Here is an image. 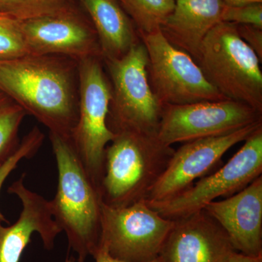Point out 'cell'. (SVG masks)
I'll return each mask as SVG.
<instances>
[{"label": "cell", "mask_w": 262, "mask_h": 262, "mask_svg": "<svg viewBox=\"0 0 262 262\" xmlns=\"http://www.w3.org/2000/svg\"><path fill=\"white\" fill-rule=\"evenodd\" d=\"M0 91L49 133L70 139L78 120V61L32 54L0 61Z\"/></svg>", "instance_id": "obj_1"}, {"label": "cell", "mask_w": 262, "mask_h": 262, "mask_svg": "<svg viewBox=\"0 0 262 262\" xmlns=\"http://www.w3.org/2000/svg\"><path fill=\"white\" fill-rule=\"evenodd\" d=\"M58 168L56 195L50 201L52 214L78 262L94 256L101 236V192L84 170L70 139L49 133Z\"/></svg>", "instance_id": "obj_2"}, {"label": "cell", "mask_w": 262, "mask_h": 262, "mask_svg": "<svg viewBox=\"0 0 262 262\" xmlns=\"http://www.w3.org/2000/svg\"><path fill=\"white\" fill-rule=\"evenodd\" d=\"M115 134L105 150L101 194L104 204L122 208L146 199L175 150L156 134L131 130Z\"/></svg>", "instance_id": "obj_3"}, {"label": "cell", "mask_w": 262, "mask_h": 262, "mask_svg": "<svg viewBox=\"0 0 262 262\" xmlns=\"http://www.w3.org/2000/svg\"><path fill=\"white\" fill-rule=\"evenodd\" d=\"M261 61L241 39L235 24L220 22L203 40L196 63L227 99L262 113Z\"/></svg>", "instance_id": "obj_4"}, {"label": "cell", "mask_w": 262, "mask_h": 262, "mask_svg": "<svg viewBox=\"0 0 262 262\" xmlns=\"http://www.w3.org/2000/svg\"><path fill=\"white\" fill-rule=\"evenodd\" d=\"M103 62L112 88L108 128L113 133L131 130L158 135L163 106L148 80L144 45L140 41L121 58Z\"/></svg>", "instance_id": "obj_5"}, {"label": "cell", "mask_w": 262, "mask_h": 262, "mask_svg": "<svg viewBox=\"0 0 262 262\" xmlns=\"http://www.w3.org/2000/svg\"><path fill=\"white\" fill-rule=\"evenodd\" d=\"M78 63V120L70 141L84 170L101 192L105 150L115 136L107 125L111 83L102 58H86Z\"/></svg>", "instance_id": "obj_6"}, {"label": "cell", "mask_w": 262, "mask_h": 262, "mask_svg": "<svg viewBox=\"0 0 262 262\" xmlns=\"http://www.w3.org/2000/svg\"><path fill=\"white\" fill-rule=\"evenodd\" d=\"M174 225L148 205L146 200L122 208L102 203L100 247L127 262H149L159 258Z\"/></svg>", "instance_id": "obj_7"}, {"label": "cell", "mask_w": 262, "mask_h": 262, "mask_svg": "<svg viewBox=\"0 0 262 262\" xmlns=\"http://www.w3.org/2000/svg\"><path fill=\"white\" fill-rule=\"evenodd\" d=\"M139 36L147 51L150 86L163 106L227 99L208 82L192 57L174 47L160 29Z\"/></svg>", "instance_id": "obj_8"}, {"label": "cell", "mask_w": 262, "mask_h": 262, "mask_svg": "<svg viewBox=\"0 0 262 262\" xmlns=\"http://www.w3.org/2000/svg\"><path fill=\"white\" fill-rule=\"evenodd\" d=\"M262 173V125L244 141V145L225 165L194 183L170 199L147 202L151 208L169 220H175L204 209L220 196L242 190Z\"/></svg>", "instance_id": "obj_9"}, {"label": "cell", "mask_w": 262, "mask_h": 262, "mask_svg": "<svg viewBox=\"0 0 262 262\" xmlns=\"http://www.w3.org/2000/svg\"><path fill=\"white\" fill-rule=\"evenodd\" d=\"M262 122V113L230 99L165 105L158 138L165 145L227 135Z\"/></svg>", "instance_id": "obj_10"}, {"label": "cell", "mask_w": 262, "mask_h": 262, "mask_svg": "<svg viewBox=\"0 0 262 262\" xmlns=\"http://www.w3.org/2000/svg\"><path fill=\"white\" fill-rule=\"evenodd\" d=\"M261 125L262 122L227 135L186 142L173 151L166 168L151 187L146 201H163L181 194L196 179L206 177L218 165L230 148L246 140Z\"/></svg>", "instance_id": "obj_11"}, {"label": "cell", "mask_w": 262, "mask_h": 262, "mask_svg": "<svg viewBox=\"0 0 262 262\" xmlns=\"http://www.w3.org/2000/svg\"><path fill=\"white\" fill-rule=\"evenodd\" d=\"M19 22L29 54L58 55L78 62L102 58L96 29L77 7Z\"/></svg>", "instance_id": "obj_12"}, {"label": "cell", "mask_w": 262, "mask_h": 262, "mask_svg": "<svg viewBox=\"0 0 262 262\" xmlns=\"http://www.w3.org/2000/svg\"><path fill=\"white\" fill-rule=\"evenodd\" d=\"M235 251L224 229L203 209L174 220L159 257L163 262H226Z\"/></svg>", "instance_id": "obj_13"}, {"label": "cell", "mask_w": 262, "mask_h": 262, "mask_svg": "<svg viewBox=\"0 0 262 262\" xmlns=\"http://www.w3.org/2000/svg\"><path fill=\"white\" fill-rule=\"evenodd\" d=\"M26 173L8 187V192L18 196L22 210L18 220L10 226L0 222V262H19L22 253L37 233L43 247L51 251L62 233L52 214L50 201L27 187Z\"/></svg>", "instance_id": "obj_14"}, {"label": "cell", "mask_w": 262, "mask_h": 262, "mask_svg": "<svg viewBox=\"0 0 262 262\" xmlns=\"http://www.w3.org/2000/svg\"><path fill=\"white\" fill-rule=\"evenodd\" d=\"M228 235L236 251L262 257V176L239 192L204 208Z\"/></svg>", "instance_id": "obj_15"}, {"label": "cell", "mask_w": 262, "mask_h": 262, "mask_svg": "<svg viewBox=\"0 0 262 262\" xmlns=\"http://www.w3.org/2000/svg\"><path fill=\"white\" fill-rule=\"evenodd\" d=\"M173 11L160 27L174 47L198 61L203 40L222 21L223 0H175Z\"/></svg>", "instance_id": "obj_16"}, {"label": "cell", "mask_w": 262, "mask_h": 262, "mask_svg": "<svg viewBox=\"0 0 262 262\" xmlns=\"http://www.w3.org/2000/svg\"><path fill=\"white\" fill-rule=\"evenodd\" d=\"M97 33L102 59L125 56L141 39L117 0H79Z\"/></svg>", "instance_id": "obj_17"}, {"label": "cell", "mask_w": 262, "mask_h": 262, "mask_svg": "<svg viewBox=\"0 0 262 262\" xmlns=\"http://www.w3.org/2000/svg\"><path fill=\"white\" fill-rule=\"evenodd\" d=\"M137 29L138 34L160 30L175 8V0H117Z\"/></svg>", "instance_id": "obj_18"}, {"label": "cell", "mask_w": 262, "mask_h": 262, "mask_svg": "<svg viewBox=\"0 0 262 262\" xmlns=\"http://www.w3.org/2000/svg\"><path fill=\"white\" fill-rule=\"evenodd\" d=\"M27 114L0 91V166L18 149V132Z\"/></svg>", "instance_id": "obj_19"}, {"label": "cell", "mask_w": 262, "mask_h": 262, "mask_svg": "<svg viewBox=\"0 0 262 262\" xmlns=\"http://www.w3.org/2000/svg\"><path fill=\"white\" fill-rule=\"evenodd\" d=\"M75 7V0H0V13L18 21L54 14Z\"/></svg>", "instance_id": "obj_20"}, {"label": "cell", "mask_w": 262, "mask_h": 262, "mask_svg": "<svg viewBox=\"0 0 262 262\" xmlns=\"http://www.w3.org/2000/svg\"><path fill=\"white\" fill-rule=\"evenodd\" d=\"M29 55L20 22L0 13V61Z\"/></svg>", "instance_id": "obj_21"}, {"label": "cell", "mask_w": 262, "mask_h": 262, "mask_svg": "<svg viewBox=\"0 0 262 262\" xmlns=\"http://www.w3.org/2000/svg\"><path fill=\"white\" fill-rule=\"evenodd\" d=\"M45 140L44 134L37 126L33 127L28 134L24 136L20 141L18 149L0 166V193L2 188L10 173L14 171L19 163L24 159H30L37 154ZM0 222H6L10 225L9 221L0 209Z\"/></svg>", "instance_id": "obj_22"}, {"label": "cell", "mask_w": 262, "mask_h": 262, "mask_svg": "<svg viewBox=\"0 0 262 262\" xmlns=\"http://www.w3.org/2000/svg\"><path fill=\"white\" fill-rule=\"evenodd\" d=\"M222 21L246 24L262 28V3H251L241 6L225 5Z\"/></svg>", "instance_id": "obj_23"}, {"label": "cell", "mask_w": 262, "mask_h": 262, "mask_svg": "<svg viewBox=\"0 0 262 262\" xmlns=\"http://www.w3.org/2000/svg\"><path fill=\"white\" fill-rule=\"evenodd\" d=\"M239 37L262 60V28L246 24H235Z\"/></svg>", "instance_id": "obj_24"}, {"label": "cell", "mask_w": 262, "mask_h": 262, "mask_svg": "<svg viewBox=\"0 0 262 262\" xmlns=\"http://www.w3.org/2000/svg\"><path fill=\"white\" fill-rule=\"evenodd\" d=\"M93 257L94 258L96 262H127L125 261H122V260L117 259V258H113V256H110L108 254L106 250L104 248L99 247L98 248L97 252L94 255ZM65 262H75V259L74 258L67 257L66 259ZM149 262H163L162 261L161 258L160 257L157 258L152 261Z\"/></svg>", "instance_id": "obj_25"}, {"label": "cell", "mask_w": 262, "mask_h": 262, "mask_svg": "<svg viewBox=\"0 0 262 262\" xmlns=\"http://www.w3.org/2000/svg\"><path fill=\"white\" fill-rule=\"evenodd\" d=\"M226 262H262V257H251L235 251Z\"/></svg>", "instance_id": "obj_26"}, {"label": "cell", "mask_w": 262, "mask_h": 262, "mask_svg": "<svg viewBox=\"0 0 262 262\" xmlns=\"http://www.w3.org/2000/svg\"><path fill=\"white\" fill-rule=\"evenodd\" d=\"M223 2L229 6H241L251 3H262V0H223Z\"/></svg>", "instance_id": "obj_27"}]
</instances>
